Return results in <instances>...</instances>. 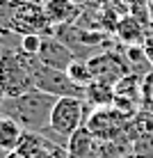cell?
I'll use <instances>...</instances> for the list:
<instances>
[{
    "mask_svg": "<svg viewBox=\"0 0 153 158\" xmlns=\"http://www.w3.org/2000/svg\"><path fill=\"white\" fill-rule=\"evenodd\" d=\"M55 101H57L55 96L46 94L41 89H30L21 96L7 99L5 106L0 108V112L12 117L23 131H43L48 128Z\"/></svg>",
    "mask_w": 153,
    "mask_h": 158,
    "instance_id": "1",
    "label": "cell"
},
{
    "mask_svg": "<svg viewBox=\"0 0 153 158\" xmlns=\"http://www.w3.org/2000/svg\"><path fill=\"white\" fill-rule=\"evenodd\" d=\"M23 57H25V64H28V69L32 73L34 89H41V92H46V94L55 96V99H62V96H83L85 99V87L75 85L73 80L69 78L66 71L41 64L37 55H25L23 53Z\"/></svg>",
    "mask_w": 153,
    "mask_h": 158,
    "instance_id": "2",
    "label": "cell"
},
{
    "mask_svg": "<svg viewBox=\"0 0 153 158\" xmlns=\"http://www.w3.org/2000/svg\"><path fill=\"white\" fill-rule=\"evenodd\" d=\"M87 101L83 96H62L53 106L48 131L62 140H69L71 133L87 124Z\"/></svg>",
    "mask_w": 153,
    "mask_h": 158,
    "instance_id": "3",
    "label": "cell"
},
{
    "mask_svg": "<svg viewBox=\"0 0 153 158\" xmlns=\"http://www.w3.org/2000/svg\"><path fill=\"white\" fill-rule=\"evenodd\" d=\"M0 85L7 92L9 99L34 89L32 73L18 48H7V51L0 53Z\"/></svg>",
    "mask_w": 153,
    "mask_h": 158,
    "instance_id": "4",
    "label": "cell"
},
{
    "mask_svg": "<svg viewBox=\"0 0 153 158\" xmlns=\"http://www.w3.org/2000/svg\"><path fill=\"white\" fill-rule=\"evenodd\" d=\"M130 115L121 112L114 106H105V108H94L87 117V128L94 133L96 140L101 142H112L119 140L128 133L130 124H128Z\"/></svg>",
    "mask_w": 153,
    "mask_h": 158,
    "instance_id": "5",
    "label": "cell"
},
{
    "mask_svg": "<svg viewBox=\"0 0 153 158\" xmlns=\"http://www.w3.org/2000/svg\"><path fill=\"white\" fill-rule=\"evenodd\" d=\"M55 28L50 25L46 16L43 5L28 0V2H21L14 16V35L23 37V35H53Z\"/></svg>",
    "mask_w": 153,
    "mask_h": 158,
    "instance_id": "6",
    "label": "cell"
},
{
    "mask_svg": "<svg viewBox=\"0 0 153 158\" xmlns=\"http://www.w3.org/2000/svg\"><path fill=\"white\" fill-rule=\"evenodd\" d=\"M16 151L23 158H69L66 147L50 140L43 131H23Z\"/></svg>",
    "mask_w": 153,
    "mask_h": 158,
    "instance_id": "7",
    "label": "cell"
},
{
    "mask_svg": "<svg viewBox=\"0 0 153 158\" xmlns=\"http://www.w3.org/2000/svg\"><path fill=\"white\" fill-rule=\"evenodd\" d=\"M87 62H89V69L94 73V80H103V83H110V85H117L126 73H130L126 55H119L112 48H105V51L96 53Z\"/></svg>",
    "mask_w": 153,
    "mask_h": 158,
    "instance_id": "8",
    "label": "cell"
},
{
    "mask_svg": "<svg viewBox=\"0 0 153 158\" xmlns=\"http://www.w3.org/2000/svg\"><path fill=\"white\" fill-rule=\"evenodd\" d=\"M37 57H39L41 64L53 67V69H62V71H66V67L75 60L73 51L55 35H43L41 48H39V53H37Z\"/></svg>",
    "mask_w": 153,
    "mask_h": 158,
    "instance_id": "9",
    "label": "cell"
},
{
    "mask_svg": "<svg viewBox=\"0 0 153 158\" xmlns=\"http://www.w3.org/2000/svg\"><path fill=\"white\" fill-rule=\"evenodd\" d=\"M114 35H117V39L123 46H139V44L146 41L149 30H146V25L139 19H135L133 14H126L123 19H119L117 28H114Z\"/></svg>",
    "mask_w": 153,
    "mask_h": 158,
    "instance_id": "10",
    "label": "cell"
},
{
    "mask_svg": "<svg viewBox=\"0 0 153 158\" xmlns=\"http://www.w3.org/2000/svg\"><path fill=\"white\" fill-rule=\"evenodd\" d=\"M43 9H46V16H48L53 28L71 25L80 16V5H75L73 0H50V2L43 5Z\"/></svg>",
    "mask_w": 153,
    "mask_h": 158,
    "instance_id": "11",
    "label": "cell"
},
{
    "mask_svg": "<svg viewBox=\"0 0 153 158\" xmlns=\"http://www.w3.org/2000/svg\"><path fill=\"white\" fill-rule=\"evenodd\" d=\"M96 144H98V140L94 138V133H91V131L87 128V124H85V126H80L75 133L69 135L66 151H69V156H75V158H94Z\"/></svg>",
    "mask_w": 153,
    "mask_h": 158,
    "instance_id": "12",
    "label": "cell"
},
{
    "mask_svg": "<svg viewBox=\"0 0 153 158\" xmlns=\"http://www.w3.org/2000/svg\"><path fill=\"white\" fill-rule=\"evenodd\" d=\"M85 101L91 108H105L114 103V85L103 83V80H91L85 87Z\"/></svg>",
    "mask_w": 153,
    "mask_h": 158,
    "instance_id": "13",
    "label": "cell"
},
{
    "mask_svg": "<svg viewBox=\"0 0 153 158\" xmlns=\"http://www.w3.org/2000/svg\"><path fill=\"white\" fill-rule=\"evenodd\" d=\"M21 138H23V128H21L12 117L0 112V149L14 151L16 147H18Z\"/></svg>",
    "mask_w": 153,
    "mask_h": 158,
    "instance_id": "14",
    "label": "cell"
},
{
    "mask_svg": "<svg viewBox=\"0 0 153 158\" xmlns=\"http://www.w3.org/2000/svg\"><path fill=\"white\" fill-rule=\"evenodd\" d=\"M18 5V0H0V37L14 35V16Z\"/></svg>",
    "mask_w": 153,
    "mask_h": 158,
    "instance_id": "15",
    "label": "cell"
},
{
    "mask_svg": "<svg viewBox=\"0 0 153 158\" xmlns=\"http://www.w3.org/2000/svg\"><path fill=\"white\" fill-rule=\"evenodd\" d=\"M66 73H69V78L73 80L75 85H80V87H87L94 80V73H91V69H89V62L87 60H80V57H75L73 62L66 67Z\"/></svg>",
    "mask_w": 153,
    "mask_h": 158,
    "instance_id": "16",
    "label": "cell"
},
{
    "mask_svg": "<svg viewBox=\"0 0 153 158\" xmlns=\"http://www.w3.org/2000/svg\"><path fill=\"white\" fill-rule=\"evenodd\" d=\"M41 39L43 35H23L18 41V51L25 53V55H37L41 48Z\"/></svg>",
    "mask_w": 153,
    "mask_h": 158,
    "instance_id": "17",
    "label": "cell"
},
{
    "mask_svg": "<svg viewBox=\"0 0 153 158\" xmlns=\"http://www.w3.org/2000/svg\"><path fill=\"white\" fill-rule=\"evenodd\" d=\"M7 99H9V96H7V92H5V89H2V85H0V108L5 106V101H7Z\"/></svg>",
    "mask_w": 153,
    "mask_h": 158,
    "instance_id": "18",
    "label": "cell"
},
{
    "mask_svg": "<svg viewBox=\"0 0 153 158\" xmlns=\"http://www.w3.org/2000/svg\"><path fill=\"white\" fill-rule=\"evenodd\" d=\"M2 158H23V156H21V154H18V151H16V149H14V151H7V154H5Z\"/></svg>",
    "mask_w": 153,
    "mask_h": 158,
    "instance_id": "19",
    "label": "cell"
},
{
    "mask_svg": "<svg viewBox=\"0 0 153 158\" xmlns=\"http://www.w3.org/2000/svg\"><path fill=\"white\" fill-rule=\"evenodd\" d=\"M34 2H39V5H46V2H50V0H34Z\"/></svg>",
    "mask_w": 153,
    "mask_h": 158,
    "instance_id": "20",
    "label": "cell"
}]
</instances>
